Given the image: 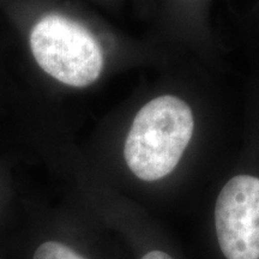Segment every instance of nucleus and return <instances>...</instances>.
<instances>
[{"label": "nucleus", "mask_w": 259, "mask_h": 259, "mask_svg": "<svg viewBox=\"0 0 259 259\" xmlns=\"http://www.w3.org/2000/svg\"><path fill=\"white\" fill-rule=\"evenodd\" d=\"M192 111L183 100L163 95L137 113L125 142L126 163L139 179L155 181L179 163L192 138Z\"/></svg>", "instance_id": "nucleus-1"}, {"label": "nucleus", "mask_w": 259, "mask_h": 259, "mask_svg": "<svg viewBox=\"0 0 259 259\" xmlns=\"http://www.w3.org/2000/svg\"><path fill=\"white\" fill-rule=\"evenodd\" d=\"M30 50L38 66L66 85L84 88L102 72L99 42L88 29L64 16H45L35 24Z\"/></svg>", "instance_id": "nucleus-2"}, {"label": "nucleus", "mask_w": 259, "mask_h": 259, "mask_svg": "<svg viewBox=\"0 0 259 259\" xmlns=\"http://www.w3.org/2000/svg\"><path fill=\"white\" fill-rule=\"evenodd\" d=\"M215 226L227 259H259V178L238 176L226 184L216 202Z\"/></svg>", "instance_id": "nucleus-3"}, {"label": "nucleus", "mask_w": 259, "mask_h": 259, "mask_svg": "<svg viewBox=\"0 0 259 259\" xmlns=\"http://www.w3.org/2000/svg\"><path fill=\"white\" fill-rule=\"evenodd\" d=\"M32 259H85L63 242L46 241L38 246Z\"/></svg>", "instance_id": "nucleus-4"}, {"label": "nucleus", "mask_w": 259, "mask_h": 259, "mask_svg": "<svg viewBox=\"0 0 259 259\" xmlns=\"http://www.w3.org/2000/svg\"><path fill=\"white\" fill-rule=\"evenodd\" d=\"M142 259H173L169 254L162 251H151L144 255Z\"/></svg>", "instance_id": "nucleus-5"}]
</instances>
